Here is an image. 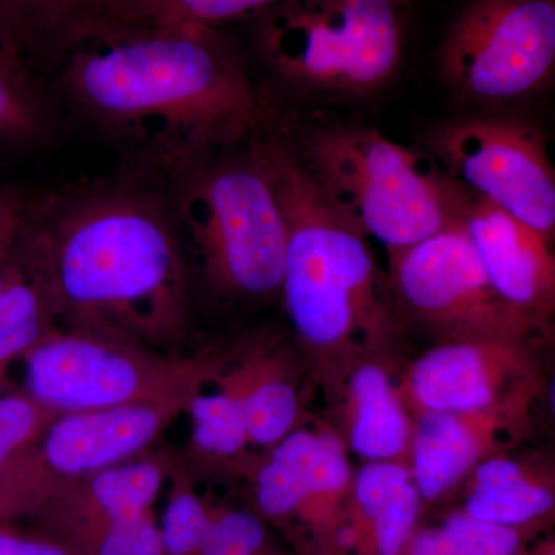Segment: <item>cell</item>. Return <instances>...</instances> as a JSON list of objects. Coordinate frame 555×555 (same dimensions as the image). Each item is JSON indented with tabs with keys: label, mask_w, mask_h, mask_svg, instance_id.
Here are the masks:
<instances>
[{
	"label": "cell",
	"mask_w": 555,
	"mask_h": 555,
	"mask_svg": "<svg viewBox=\"0 0 555 555\" xmlns=\"http://www.w3.org/2000/svg\"><path fill=\"white\" fill-rule=\"evenodd\" d=\"M353 502L367 521L378 555L401 553L412 532L422 495L406 463H364L353 476Z\"/></svg>",
	"instance_id": "obj_20"
},
{
	"label": "cell",
	"mask_w": 555,
	"mask_h": 555,
	"mask_svg": "<svg viewBox=\"0 0 555 555\" xmlns=\"http://www.w3.org/2000/svg\"><path fill=\"white\" fill-rule=\"evenodd\" d=\"M68 127L46 78L0 46V170L53 147Z\"/></svg>",
	"instance_id": "obj_17"
},
{
	"label": "cell",
	"mask_w": 555,
	"mask_h": 555,
	"mask_svg": "<svg viewBox=\"0 0 555 555\" xmlns=\"http://www.w3.org/2000/svg\"><path fill=\"white\" fill-rule=\"evenodd\" d=\"M184 403L60 414L0 473V524L36 513L69 489L149 448Z\"/></svg>",
	"instance_id": "obj_8"
},
{
	"label": "cell",
	"mask_w": 555,
	"mask_h": 555,
	"mask_svg": "<svg viewBox=\"0 0 555 555\" xmlns=\"http://www.w3.org/2000/svg\"><path fill=\"white\" fill-rule=\"evenodd\" d=\"M429 145L441 170L460 188L554 238L553 164L531 127L513 119L455 120L440 127Z\"/></svg>",
	"instance_id": "obj_11"
},
{
	"label": "cell",
	"mask_w": 555,
	"mask_h": 555,
	"mask_svg": "<svg viewBox=\"0 0 555 555\" xmlns=\"http://www.w3.org/2000/svg\"><path fill=\"white\" fill-rule=\"evenodd\" d=\"M21 236V235H20ZM20 240V238H17ZM17 243V241H16ZM16 246V244H14ZM14 250V247H13ZM13 250L10 251L9 257L0 261V295L5 291L7 284H9L11 269H13Z\"/></svg>",
	"instance_id": "obj_35"
},
{
	"label": "cell",
	"mask_w": 555,
	"mask_h": 555,
	"mask_svg": "<svg viewBox=\"0 0 555 555\" xmlns=\"http://www.w3.org/2000/svg\"><path fill=\"white\" fill-rule=\"evenodd\" d=\"M401 0H284L254 17L258 56L288 86L367 94L396 75Z\"/></svg>",
	"instance_id": "obj_6"
},
{
	"label": "cell",
	"mask_w": 555,
	"mask_h": 555,
	"mask_svg": "<svg viewBox=\"0 0 555 555\" xmlns=\"http://www.w3.org/2000/svg\"><path fill=\"white\" fill-rule=\"evenodd\" d=\"M441 532L454 555H514L520 543L516 528L480 520L465 511L452 514Z\"/></svg>",
	"instance_id": "obj_28"
},
{
	"label": "cell",
	"mask_w": 555,
	"mask_h": 555,
	"mask_svg": "<svg viewBox=\"0 0 555 555\" xmlns=\"http://www.w3.org/2000/svg\"><path fill=\"white\" fill-rule=\"evenodd\" d=\"M0 555H69L62 547L21 534L10 528L9 524H0Z\"/></svg>",
	"instance_id": "obj_32"
},
{
	"label": "cell",
	"mask_w": 555,
	"mask_h": 555,
	"mask_svg": "<svg viewBox=\"0 0 555 555\" xmlns=\"http://www.w3.org/2000/svg\"><path fill=\"white\" fill-rule=\"evenodd\" d=\"M302 163L335 210L389 251L462 221L469 203L443 170L375 130L317 131Z\"/></svg>",
	"instance_id": "obj_4"
},
{
	"label": "cell",
	"mask_w": 555,
	"mask_h": 555,
	"mask_svg": "<svg viewBox=\"0 0 555 555\" xmlns=\"http://www.w3.org/2000/svg\"><path fill=\"white\" fill-rule=\"evenodd\" d=\"M98 31L87 0H0V46L42 78Z\"/></svg>",
	"instance_id": "obj_16"
},
{
	"label": "cell",
	"mask_w": 555,
	"mask_h": 555,
	"mask_svg": "<svg viewBox=\"0 0 555 555\" xmlns=\"http://www.w3.org/2000/svg\"><path fill=\"white\" fill-rule=\"evenodd\" d=\"M25 240L72 331L166 343L188 324L189 278L163 179L137 170L33 192Z\"/></svg>",
	"instance_id": "obj_2"
},
{
	"label": "cell",
	"mask_w": 555,
	"mask_h": 555,
	"mask_svg": "<svg viewBox=\"0 0 555 555\" xmlns=\"http://www.w3.org/2000/svg\"><path fill=\"white\" fill-rule=\"evenodd\" d=\"M53 320L49 294L24 228L14 246L9 284L0 295V390L10 387L7 375L11 364L53 332Z\"/></svg>",
	"instance_id": "obj_21"
},
{
	"label": "cell",
	"mask_w": 555,
	"mask_h": 555,
	"mask_svg": "<svg viewBox=\"0 0 555 555\" xmlns=\"http://www.w3.org/2000/svg\"><path fill=\"white\" fill-rule=\"evenodd\" d=\"M409 555H454L441 529L420 532L412 542Z\"/></svg>",
	"instance_id": "obj_34"
},
{
	"label": "cell",
	"mask_w": 555,
	"mask_h": 555,
	"mask_svg": "<svg viewBox=\"0 0 555 555\" xmlns=\"http://www.w3.org/2000/svg\"><path fill=\"white\" fill-rule=\"evenodd\" d=\"M163 480L164 466L158 462H124L93 474L62 496L91 506L100 518V528L108 521L147 514L159 494Z\"/></svg>",
	"instance_id": "obj_23"
},
{
	"label": "cell",
	"mask_w": 555,
	"mask_h": 555,
	"mask_svg": "<svg viewBox=\"0 0 555 555\" xmlns=\"http://www.w3.org/2000/svg\"><path fill=\"white\" fill-rule=\"evenodd\" d=\"M163 182L178 232L192 240L211 291L235 298L280 292L286 224L254 153L211 155Z\"/></svg>",
	"instance_id": "obj_5"
},
{
	"label": "cell",
	"mask_w": 555,
	"mask_h": 555,
	"mask_svg": "<svg viewBox=\"0 0 555 555\" xmlns=\"http://www.w3.org/2000/svg\"><path fill=\"white\" fill-rule=\"evenodd\" d=\"M398 298L448 339H528L540 328L496 294L462 221L389 251Z\"/></svg>",
	"instance_id": "obj_10"
},
{
	"label": "cell",
	"mask_w": 555,
	"mask_h": 555,
	"mask_svg": "<svg viewBox=\"0 0 555 555\" xmlns=\"http://www.w3.org/2000/svg\"><path fill=\"white\" fill-rule=\"evenodd\" d=\"M24 363V392L54 414L100 411L129 404L184 403L207 379L218 377V360L169 358L137 343L91 332H50Z\"/></svg>",
	"instance_id": "obj_7"
},
{
	"label": "cell",
	"mask_w": 555,
	"mask_h": 555,
	"mask_svg": "<svg viewBox=\"0 0 555 555\" xmlns=\"http://www.w3.org/2000/svg\"><path fill=\"white\" fill-rule=\"evenodd\" d=\"M211 517L190 489H178L164 511L160 539L166 555H199Z\"/></svg>",
	"instance_id": "obj_27"
},
{
	"label": "cell",
	"mask_w": 555,
	"mask_h": 555,
	"mask_svg": "<svg viewBox=\"0 0 555 555\" xmlns=\"http://www.w3.org/2000/svg\"><path fill=\"white\" fill-rule=\"evenodd\" d=\"M463 224L496 294L542 328L555 305L551 240L481 198L469 199Z\"/></svg>",
	"instance_id": "obj_14"
},
{
	"label": "cell",
	"mask_w": 555,
	"mask_h": 555,
	"mask_svg": "<svg viewBox=\"0 0 555 555\" xmlns=\"http://www.w3.org/2000/svg\"><path fill=\"white\" fill-rule=\"evenodd\" d=\"M31 190L0 181V261L9 257L30 214Z\"/></svg>",
	"instance_id": "obj_31"
},
{
	"label": "cell",
	"mask_w": 555,
	"mask_h": 555,
	"mask_svg": "<svg viewBox=\"0 0 555 555\" xmlns=\"http://www.w3.org/2000/svg\"><path fill=\"white\" fill-rule=\"evenodd\" d=\"M317 427H297L258 467L255 491L259 509L269 517H287L309 506L338 502L339 485L317 455Z\"/></svg>",
	"instance_id": "obj_18"
},
{
	"label": "cell",
	"mask_w": 555,
	"mask_h": 555,
	"mask_svg": "<svg viewBox=\"0 0 555 555\" xmlns=\"http://www.w3.org/2000/svg\"><path fill=\"white\" fill-rule=\"evenodd\" d=\"M528 339H448L414 361L400 383L412 415L473 412L537 396Z\"/></svg>",
	"instance_id": "obj_12"
},
{
	"label": "cell",
	"mask_w": 555,
	"mask_h": 555,
	"mask_svg": "<svg viewBox=\"0 0 555 555\" xmlns=\"http://www.w3.org/2000/svg\"><path fill=\"white\" fill-rule=\"evenodd\" d=\"M275 190L286 224L280 292L299 339L345 371L389 339V308L366 238L335 210L308 167L283 141L250 145Z\"/></svg>",
	"instance_id": "obj_3"
},
{
	"label": "cell",
	"mask_w": 555,
	"mask_h": 555,
	"mask_svg": "<svg viewBox=\"0 0 555 555\" xmlns=\"http://www.w3.org/2000/svg\"><path fill=\"white\" fill-rule=\"evenodd\" d=\"M185 411L192 418L193 443L204 454L235 456L248 447L243 403L229 377L218 392L195 393Z\"/></svg>",
	"instance_id": "obj_24"
},
{
	"label": "cell",
	"mask_w": 555,
	"mask_h": 555,
	"mask_svg": "<svg viewBox=\"0 0 555 555\" xmlns=\"http://www.w3.org/2000/svg\"><path fill=\"white\" fill-rule=\"evenodd\" d=\"M343 440L364 463L409 465L415 416L400 383L372 356L357 358L343 371Z\"/></svg>",
	"instance_id": "obj_15"
},
{
	"label": "cell",
	"mask_w": 555,
	"mask_h": 555,
	"mask_svg": "<svg viewBox=\"0 0 555 555\" xmlns=\"http://www.w3.org/2000/svg\"><path fill=\"white\" fill-rule=\"evenodd\" d=\"M537 473L534 465L506 452L485 460L467 476L465 513L509 528L545 516L553 509L554 492Z\"/></svg>",
	"instance_id": "obj_19"
},
{
	"label": "cell",
	"mask_w": 555,
	"mask_h": 555,
	"mask_svg": "<svg viewBox=\"0 0 555 555\" xmlns=\"http://www.w3.org/2000/svg\"><path fill=\"white\" fill-rule=\"evenodd\" d=\"M266 543V528L246 511H229L211 518L199 555H258Z\"/></svg>",
	"instance_id": "obj_29"
},
{
	"label": "cell",
	"mask_w": 555,
	"mask_h": 555,
	"mask_svg": "<svg viewBox=\"0 0 555 555\" xmlns=\"http://www.w3.org/2000/svg\"><path fill=\"white\" fill-rule=\"evenodd\" d=\"M284 0H144L129 27L199 24L218 28L228 22L254 20Z\"/></svg>",
	"instance_id": "obj_25"
},
{
	"label": "cell",
	"mask_w": 555,
	"mask_h": 555,
	"mask_svg": "<svg viewBox=\"0 0 555 555\" xmlns=\"http://www.w3.org/2000/svg\"><path fill=\"white\" fill-rule=\"evenodd\" d=\"M94 555H166V551L159 528L147 513L101 525Z\"/></svg>",
	"instance_id": "obj_30"
},
{
	"label": "cell",
	"mask_w": 555,
	"mask_h": 555,
	"mask_svg": "<svg viewBox=\"0 0 555 555\" xmlns=\"http://www.w3.org/2000/svg\"><path fill=\"white\" fill-rule=\"evenodd\" d=\"M46 80L68 126L163 181L266 122L238 51L207 25L104 28Z\"/></svg>",
	"instance_id": "obj_1"
},
{
	"label": "cell",
	"mask_w": 555,
	"mask_h": 555,
	"mask_svg": "<svg viewBox=\"0 0 555 555\" xmlns=\"http://www.w3.org/2000/svg\"><path fill=\"white\" fill-rule=\"evenodd\" d=\"M554 65V0H474L452 24L440 54L448 82L485 102L539 90Z\"/></svg>",
	"instance_id": "obj_9"
},
{
	"label": "cell",
	"mask_w": 555,
	"mask_h": 555,
	"mask_svg": "<svg viewBox=\"0 0 555 555\" xmlns=\"http://www.w3.org/2000/svg\"><path fill=\"white\" fill-rule=\"evenodd\" d=\"M56 415L60 414L40 406L24 390H0V473Z\"/></svg>",
	"instance_id": "obj_26"
},
{
	"label": "cell",
	"mask_w": 555,
	"mask_h": 555,
	"mask_svg": "<svg viewBox=\"0 0 555 555\" xmlns=\"http://www.w3.org/2000/svg\"><path fill=\"white\" fill-rule=\"evenodd\" d=\"M535 397L511 398L483 411L415 416L409 467L422 499H440L485 460L513 448L531 420Z\"/></svg>",
	"instance_id": "obj_13"
},
{
	"label": "cell",
	"mask_w": 555,
	"mask_h": 555,
	"mask_svg": "<svg viewBox=\"0 0 555 555\" xmlns=\"http://www.w3.org/2000/svg\"><path fill=\"white\" fill-rule=\"evenodd\" d=\"M87 2L100 24L101 31L109 27H126L144 0H87Z\"/></svg>",
	"instance_id": "obj_33"
},
{
	"label": "cell",
	"mask_w": 555,
	"mask_h": 555,
	"mask_svg": "<svg viewBox=\"0 0 555 555\" xmlns=\"http://www.w3.org/2000/svg\"><path fill=\"white\" fill-rule=\"evenodd\" d=\"M228 377L240 392L248 444L270 449L297 429L298 392L275 357L248 358Z\"/></svg>",
	"instance_id": "obj_22"
}]
</instances>
